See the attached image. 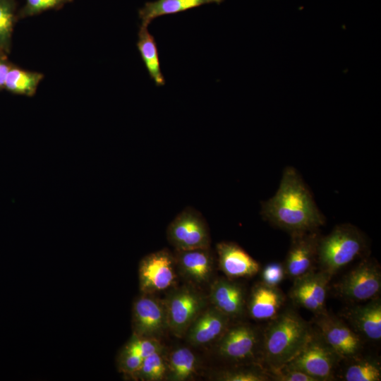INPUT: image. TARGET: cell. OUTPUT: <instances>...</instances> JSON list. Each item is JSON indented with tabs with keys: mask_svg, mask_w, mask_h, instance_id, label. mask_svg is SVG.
<instances>
[{
	"mask_svg": "<svg viewBox=\"0 0 381 381\" xmlns=\"http://www.w3.org/2000/svg\"><path fill=\"white\" fill-rule=\"evenodd\" d=\"M167 365V380L185 381L192 378L196 373L198 360L190 349L180 347L170 353Z\"/></svg>",
	"mask_w": 381,
	"mask_h": 381,
	"instance_id": "obj_22",
	"label": "cell"
},
{
	"mask_svg": "<svg viewBox=\"0 0 381 381\" xmlns=\"http://www.w3.org/2000/svg\"><path fill=\"white\" fill-rule=\"evenodd\" d=\"M174 256L167 249L144 257L139 265V282L142 292L152 294L172 286L176 279Z\"/></svg>",
	"mask_w": 381,
	"mask_h": 381,
	"instance_id": "obj_8",
	"label": "cell"
},
{
	"mask_svg": "<svg viewBox=\"0 0 381 381\" xmlns=\"http://www.w3.org/2000/svg\"><path fill=\"white\" fill-rule=\"evenodd\" d=\"M261 214L270 224L291 234L318 230L325 223L310 190L292 167L284 169L276 193L262 202Z\"/></svg>",
	"mask_w": 381,
	"mask_h": 381,
	"instance_id": "obj_1",
	"label": "cell"
},
{
	"mask_svg": "<svg viewBox=\"0 0 381 381\" xmlns=\"http://www.w3.org/2000/svg\"><path fill=\"white\" fill-rule=\"evenodd\" d=\"M341 360L319 332L313 330L300 352L283 367L303 372L317 381H327L334 379L335 370Z\"/></svg>",
	"mask_w": 381,
	"mask_h": 381,
	"instance_id": "obj_4",
	"label": "cell"
},
{
	"mask_svg": "<svg viewBox=\"0 0 381 381\" xmlns=\"http://www.w3.org/2000/svg\"><path fill=\"white\" fill-rule=\"evenodd\" d=\"M272 380L277 381H317L314 377L297 370L281 368L270 373Z\"/></svg>",
	"mask_w": 381,
	"mask_h": 381,
	"instance_id": "obj_31",
	"label": "cell"
},
{
	"mask_svg": "<svg viewBox=\"0 0 381 381\" xmlns=\"http://www.w3.org/2000/svg\"><path fill=\"white\" fill-rule=\"evenodd\" d=\"M43 78V75L11 66L8 71L4 88L8 91L26 96L33 95Z\"/></svg>",
	"mask_w": 381,
	"mask_h": 381,
	"instance_id": "obj_23",
	"label": "cell"
},
{
	"mask_svg": "<svg viewBox=\"0 0 381 381\" xmlns=\"http://www.w3.org/2000/svg\"><path fill=\"white\" fill-rule=\"evenodd\" d=\"M210 301L212 306L229 318L241 316L246 306L244 288L229 278H219L212 284Z\"/></svg>",
	"mask_w": 381,
	"mask_h": 381,
	"instance_id": "obj_16",
	"label": "cell"
},
{
	"mask_svg": "<svg viewBox=\"0 0 381 381\" xmlns=\"http://www.w3.org/2000/svg\"><path fill=\"white\" fill-rule=\"evenodd\" d=\"M220 381H267L272 380L270 373L262 365L253 364L248 367H237L217 373Z\"/></svg>",
	"mask_w": 381,
	"mask_h": 381,
	"instance_id": "obj_25",
	"label": "cell"
},
{
	"mask_svg": "<svg viewBox=\"0 0 381 381\" xmlns=\"http://www.w3.org/2000/svg\"><path fill=\"white\" fill-rule=\"evenodd\" d=\"M124 349L145 358L155 353L162 352L163 347L157 338L143 337L133 334Z\"/></svg>",
	"mask_w": 381,
	"mask_h": 381,
	"instance_id": "obj_28",
	"label": "cell"
},
{
	"mask_svg": "<svg viewBox=\"0 0 381 381\" xmlns=\"http://www.w3.org/2000/svg\"><path fill=\"white\" fill-rule=\"evenodd\" d=\"M363 233L351 224L336 226L326 236H320L318 247L320 270L332 277L360 257L366 250Z\"/></svg>",
	"mask_w": 381,
	"mask_h": 381,
	"instance_id": "obj_3",
	"label": "cell"
},
{
	"mask_svg": "<svg viewBox=\"0 0 381 381\" xmlns=\"http://www.w3.org/2000/svg\"><path fill=\"white\" fill-rule=\"evenodd\" d=\"M291 245L284 264L286 275L293 281L315 270L319 229L291 234Z\"/></svg>",
	"mask_w": 381,
	"mask_h": 381,
	"instance_id": "obj_11",
	"label": "cell"
},
{
	"mask_svg": "<svg viewBox=\"0 0 381 381\" xmlns=\"http://www.w3.org/2000/svg\"><path fill=\"white\" fill-rule=\"evenodd\" d=\"M316 317L317 331L342 360H350L358 356L363 348V341L358 334L344 320L327 312Z\"/></svg>",
	"mask_w": 381,
	"mask_h": 381,
	"instance_id": "obj_9",
	"label": "cell"
},
{
	"mask_svg": "<svg viewBox=\"0 0 381 381\" xmlns=\"http://www.w3.org/2000/svg\"><path fill=\"white\" fill-rule=\"evenodd\" d=\"M351 363L343 373L346 381H380L381 366L380 362L370 358H351Z\"/></svg>",
	"mask_w": 381,
	"mask_h": 381,
	"instance_id": "obj_24",
	"label": "cell"
},
{
	"mask_svg": "<svg viewBox=\"0 0 381 381\" xmlns=\"http://www.w3.org/2000/svg\"><path fill=\"white\" fill-rule=\"evenodd\" d=\"M143 358L123 349L119 361V366L123 372L133 374L140 367Z\"/></svg>",
	"mask_w": 381,
	"mask_h": 381,
	"instance_id": "obj_32",
	"label": "cell"
},
{
	"mask_svg": "<svg viewBox=\"0 0 381 381\" xmlns=\"http://www.w3.org/2000/svg\"><path fill=\"white\" fill-rule=\"evenodd\" d=\"M224 0H155L147 1L138 10L140 26L148 25L157 18L176 14L207 5L220 4Z\"/></svg>",
	"mask_w": 381,
	"mask_h": 381,
	"instance_id": "obj_20",
	"label": "cell"
},
{
	"mask_svg": "<svg viewBox=\"0 0 381 381\" xmlns=\"http://www.w3.org/2000/svg\"><path fill=\"white\" fill-rule=\"evenodd\" d=\"M138 37L137 48L150 78L156 86H164L165 79L162 73L157 45L154 36L150 33L147 27L140 26Z\"/></svg>",
	"mask_w": 381,
	"mask_h": 381,
	"instance_id": "obj_21",
	"label": "cell"
},
{
	"mask_svg": "<svg viewBox=\"0 0 381 381\" xmlns=\"http://www.w3.org/2000/svg\"><path fill=\"white\" fill-rule=\"evenodd\" d=\"M337 294L351 302H363L379 297L381 272L372 259L365 258L335 285Z\"/></svg>",
	"mask_w": 381,
	"mask_h": 381,
	"instance_id": "obj_5",
	"label": "cell"
},
{
	"mask_svg": "<svg viewBox=\"0 0 381 381\" xmlns=\"http://www.w3.org/2000/svg\"><path fill=\"white\" fill-rule=\"evenodd\" d=\"M270 321L262 334L260 352L265 369L272 373L284 366L300 352L313 329L291 309L282 310Z\"/></svg>",
	"mask_w": 381,
	"mask_h": 381,
	"instance_id": "obj_2",
	"label": "cell"
},
{
	"mask_svg": "<svg viewBox=\"0 0 381 381\" xmlns=\"http://www.w3.org/2000/svg\"><path fill=\"white\" fill-rule=\"evenodd\" d=\"M11 66L6 61V57L0 56V90L4 88L6 75Z\"/></svg>",
	"mask_w": 381,
	"mask_h": 381,
	"instance_id": "obj_33",
	"label": "cell"
},
{
	"mask_svg": "<svg viewBox=\"0 0 381 381\" xmlns=\"http://www.w3.org/2000/svg\"><path fill=\"white\" fill-rule=\"evenodd\" d=\"M331 278V275L320 270L308 272L293 281L289 297L296 306L308 310L316 316L325 314Z\"/></svg>",
	"mask_w": 381,
	"mask_h": 381,
	"instance_id": "obj_10",
	"label": "cell"
},
{
	"mask_svg": "<svg viewBox=\"0 0 381 381\" xmlns=\"http://www.w3.org/2000/svg\"><path fill=\"white\" fill-rule=\"evenodd\" d=\"M167 238L176 250L209 248L210 245L204 219L191 207L184 209L169 224Z\"/></svg>",
	"mask_w": 381,
	"mask_h": 381,
	"instance_id": "obj_7",
	"label": "cell"
},
{
	"mask_svg": "<svg viewBox=\"0 0 381 381\" xmlns=\"http://www.w3.org/2000/svg\"><path fill=\"white\" fill-rule=\"evenodd\" d=\"M73 0H25L20 16L26 18L40 14L42 12L59 9Z\"/></svg>",
	"mask_w": 381,
	"mask_h": 381,
	"instance_id": "obj_29",
	"label": "cell"
},
{
	"mask_svg": "<svg viewBox=\"0 0 381 381\" xmlns=\"http://www.w3.org/2000/svg\"><path fill=\"white\" fill-rule=\"evenodd\" d=\"M164 302L168 329L178 337L186 334L205 306V298L200 293L189 286L176 289Z\"/></svg>",
	"mask_w": 381,
	"mask_h": 381,
	"instance_id": "obj_6",
	"label": "cell"
},
{
	"mask_svg": "<svg viewBox=\"0 0 381 381\" xmlns=\"http://www.w3.org/2000/svg\"><path fill=\"white\" fill-rule=\"evenodd\" d=\"M286 276L284 265L279 262L267 264L261 272L262 282L272 286H277Z\"/></svg>",
	"mask_w": 381,
	"mask_h": 381,
	"instance_id": "obj_30",
	"label": "cell"
},
{
	"mask_svg": "<svg viewBox=\"0 0 381 381\" xmlns=\"http://www.w3.org/2000/svg\"><path fill=\"white\" fill-rule=\"evenodd\" d=\"M133 327L138 337L157 338L168 329L164 302L144 294L133 308Z\"/></svg>",
	"mask_w": 381,
	"mask_h": 381,
	"instance_id": "obj_13",
	"label": "cell"
},
{
	"mask_svg": "<svg viewBox=\"0 0 381 381\" xmlns=\"http://www.w3.org/2000/svg\"><path fill=\"white\" fill-rule=\"evenodd\" d=\"M216 250L219 268L229 279L250 277L260 270L259 263L234 242L218 243Z\"/></svg>",
	"mask_w": 381,
	"mask_h": 381,
	"instance_id": "obj_14",
	"label": "cell"
},
{
	"mask_svg": "<svg viewBox=\"0 0 381 381\" xmlns=\"http://www.w3.org/2000/svg\"><path fill=\"white\" fill-rule=\"evenodd\" d=\"M262 335L246 324L229 327L218 339L217 351L227 360L234 362L254 358L261 347Z\"/></svg>",
	"mask_w": 381,
	"mask_h": 381,
	"instance_id": "obj_12",
	"label": "cell"
},
{
	"mask_svg": "<svg viewBox=\"0 0 381 381\" xmlns=\"http://www.w3.org/2000/svg\"><path fill=\"white\" fill-rule=\"evenodd\" d=\"M346 317L352 329L361 337L371 341L381 339V301L380 297L350 308Z\"/></svg>",
	"mask_w": 381,
	"mask_h": 381,
	"instance_id": "obj_18",
	"label": "cell"
},
{
	"mask_svg": "<svg viewBox=\"0 0 381 381\" xmlns=\"http://www.w3.org/2000/svg\"><path fill=\"white\" fill-rule=\"evenodd\" d=\"M167 372V361L162 352H157L145 357L138 370L132 375L140 380L159 381L166 378Z\"/></svg>",
	"mask_w": 381,
	"mask_h": 381,
	"instance_id": "obj_26",
	"label": "cell"
},
{
	"mask_svg": "<svg viewBox=\"0 0 381 381\" xmlns=\"http://www.w3.org/2000/svg\"><path fill=\"white\" fill-rule=\"evenodd\" d=\"M286 297L277 286L262 282L252 289L248 303L250 316L256 320H271L282 310Z\"/></svg>",
	"mask_w": 381,
	"mask_h": 381,
	"instance_id": "obj_17",
	"label": "cell"
},
{
	"mask_svg": "<svg viewBox=\"0 0 381 381\" xmlns=\"http://www.w3.org/2000/svg\"><path fill=\"white\" fill-rule=\"evenodd\" d=\"M174 259L176 265L187 279L197 284L210 280L213 265L210 248L176 250Z\"/></svg>",
	"mask_w": 381,
	"mask_h": 381,
	"instance_id": "obj_19",
	"label": "cell"
},
{
	"mask_svg": "<svg viewBox=\"0 0 381 381\" xmlns=\"http://www.w3.org/2000/svg\"><path fill=\"white\" fill-rule=\"evenodd\" d=\"M230 318L214 306L203 309L190 325L185 335L189 343L202 346L211 343L229 327Z\"/></svg>",
	"mask_w": 381,
	"mask_h": 381,
	"instance_id": "obj_15",
	"label": "cell"
},
{
	"mask_svg": "<svg viewBox=\"0 0 381 381\" xmlns=\"http://www.w3.org/2000/svg\"><path fill=\"white\" fill-rule=\"evenodd\" d=\"M14 20V0H0V50L5 55L10 51Z\"/></svg>",
	"mask_w": 381,
	"mask_h": 381,
	"instance_id": "obj_27",
	"label": "cell"
},
{
	"mask_svg": "<svg viewBox=\"0 0 381 381\" xmlns=\"http://www.w3.org/2000/svg\"><path fill=\"white\" fill-rule=\"evenodd\" d=\"M0 56L6 57V55H5V54L0 50Z\"/></svg>",
	"mask_w": 381,
	"mask_h": 381,
	"instance_id": "obj_34",
	"label": "cell"
}]
</instances>
